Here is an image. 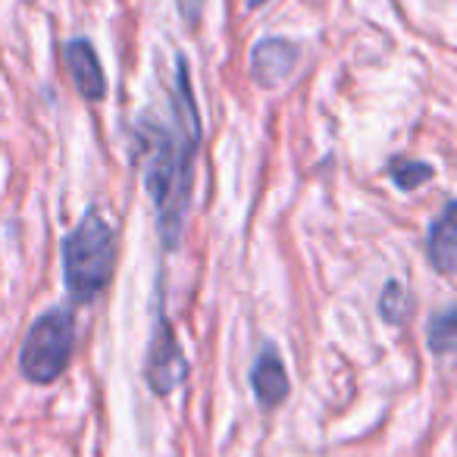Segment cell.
Instances as JSON below:
<instances>
[{"mask_svg": "<svg viewBox=\"0 0 457 457\" xmlns=\"http://www.w3.org/2000/svg\"><path fill=\"white\" fill-rule=\"evenodd\" d=\"M66 63H70V72H72V82H76L79 95L85 101H104L107 97V76H104V66L97 60L95 47L91 41L85 38H76L66 45Z\"/></svg>", "mask_w": 457, "mask_h": 457, "instance_id": "8992f818", "label": "cell"}, {"mask_svg": "<svg viewBox=\"0 0 457 457\" xmlns=\"http://www.w3.org/2000/svg\"><path fill=\"white\" fill-rule=\"evenodd\" d=\"M251 386H254V395L267 411L279 407L282 401L288 398V373L282 357L276 354V348H263V354L257 357L254 370H251Z\"/></svg>", "mask_w": 457, "mask_h": 457, "instance_id": "ba28073f", "label": "cell"}, {"mask_svg": "<svg viewBox=\"0 0 457 457\" xmlns=\"http://www.w3.org/2000/svg\"><path fill=\"white\" fill-rule=\"evenodd\" d=\"M176 4H179V13H182V20L188 22V26H197L207 0H176Z\"/></svg>", "mask_w": 457, "mask_h": 457, "instance_id": "7c38bea8", "label": "cell"}, {"mask_svg": "<svg viewBox=\"0 0 457 457\" xmlns=\"http://www.w3.org/2000/svg\"><path fill=\"white\" fill-rule=\"evenodd\" d=\"M72 357V317L66 311H47L26 332L20 348V370L29 382H54Z\"/></svg>", "mask_w": 457, "mask_h": 457, "instance_id": "3957f363", "label": "cell"}, {"mask_svg": "<svg viewBox=\"0 0 457 457\" xmlns=\"http://www.w3.org/2000/svg\"><path fill=\"white\" fill-rule=\"evenodd\" d=\"M116 263V232L97 210H88L63 242V279L76 304H91L110 286Z\"/></svg>", "mask_w": 457, "mask_h": 457, "instance_id": "7a4b0ae2", "label": "cell"}, {"mask_svg": "<svg viewBox=\"0 0 457 457\" xmlns=\"http://www.w3.org/2000/svg\"><path fill=\"white\" fill-rule=\"evenodd\" d=\"M185 373H188V363L182 357V348H179L166 317L160 313L151 351H147V386H151L154 395H170L185 379Z\"/></svg>", "mask_w": 457, "mask_h": 457, "instance_id": "277c9868", "label": "cell"}, {"mask_svg": "<svg viewBox=\"0 0 457 457\" xmlns=\"http://www.w3.org/2000/svg\"><path fill=\"white\" fill-rule=\"evenodd\" d=\"M267 0H248V10H257V7H263Z\"/></svg>", "mask_w": 457, "mask_h": 457, "instance_id": "4fadbf2b", "label": "cell"}, {"mask_svg": "<svg viewBox=\"0 0 457 457\" xmlns=\"http://www.w3.org/2000/svg\"><path fill=\"white\" fill-rule=\"evenodd\" d=\"M295 66H298V45H292L288 38H263L251 51V79L261 88L282 85Z\"/></svg>", "mask_w": 457, "mask_h": 457, "instance_id": "5b68a950", "label": "cell"}, {"mask_svg": "<svg viewBox=\"0 0 457 457\" xmlns=\"http://www.w3.org/2000/svg\"><path fill=\"white\" fill-rule=\"evenodd\" d=\"M454 201L442 207V213L429 222V238H426V254L436 273L451 276L457 267V226H454Z\"/></svg>", "mask_w": 457, "mask_h": 457, "instance_id": "52a82bcc", "label": "cell"}, {"mask_svg": "<svg viewBox=\"0 0 457 457\" xmlns=\"http://www.w3.org/2000/svg\"><path fill=\"white\" fill-rule=\"evenodd\" d=\"M411 311H413V304H411V295L404 292V286H398V282H388V286L382 288V295H379L382 320H386V323H392V326H401V323H407V320H411Z\"/></svg>", "mask_w": 457, "mask_h": 457, "instance_id": "30bf717a", "label": "cell"}, {"mask_svg": "<svg viewBox=\"0 0 457 457\" xmlns=\"http://www.w3.org/2000/svg\"><path fill=\"white\" fill-rule=\"evenodd\" d=\"M388 172H392V182L398 185L401 191H413L432 179V166L423 163V160H411V157L395 160V163L388 166Z\"/></svg>", "mask_w": 457, "mask_h": 457, "instance_id": "8fae6325", "label": "cell"}, {"mask_svg": "<svg viewBox=\"0 0 457 457\" xmlns=\"http://www.w3.org/2000/svg\"><path fill=\"white\" fill-rule=\"evenodd\" d=\"M454 342H457V313L454 307H445L442 313H436L429 320V348L432 354L448 357L454 351Z\"/></svg>", "mask_w": 457, "mask_h": 457, "instance_id": "9c48e42d", "label": "cell"}, {"mask_svg": "<svg viewBox=\"0 0 457 457\" xmlns=\"http://www.w3.org/2000/svg\"><path fill=\"white\" fill-rule=\"evenodd\" d=\"M191 157L195 147L182 138H172L166 129L147 132V170L145 185L151 191V201L157 207L160 232H163L166 248L179 242L185 222V204L191 191Z\"/></svg>", "mask_w": 457, "mask_h": 457, "instance_id": "6da1fadb", "label": "cell"}]
</instances>
